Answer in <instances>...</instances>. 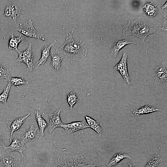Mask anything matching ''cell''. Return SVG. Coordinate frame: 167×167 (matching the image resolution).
<instances>
[{"mask_svg": "<svg viewBox=\"0 0 167 167\" xmlns=\"http://www.w3.org/2000/svg\"><path fill=\"white\" fill-rule=\"evenodd\" d=\"M58 167H95L94 156L90 149L73 153L58 149Z\"/></svg>", "mask_w": 167, "mask_h": 167, "instance_id": "6da1fadb", "label": "cell"}, {"mask_svg": "<svg viewBox=\"0 0 167 167\" xmlns=\"http://www.w3.org/2000/svg\"><path fill=\"white\" fill-rule=\"evenodd\" d=\"M73 33L72 30L67 35L65 42L56 51L63 55L69 61H80L86 56L87 50L82 39L77 41L73 39Z\"/></svg>", "mask_w": 167, "mask_h": 167, "instance_id": "7a4b0ae2", "label": "cell"}, {"mask_svg": "<svg viewBox=\"0 0 167 167\" xmlns=\"http://www.w3.org/2000/svg\"><path fill=\"white\" fill-rule=\"evenodd\" d=\"M158 27V25L152 24L139 17L133 20H129L123 27V34L126 36L131 35L136 36L141 39L145 45L147 37L154 33Z\"/></svg>", "mask_w": 167, "mask_h": 167, "instance_id": "3957f363", "label": "cell"}, {"mask_svg": "<svg viewBox=\"0 0 167 167\" xmlns=\"http://www.w3.org/2000/svg\"><path fill=\"white\" fill-rule=\"evenodd\" d=\"M33 23V21L29 19L26 22L20 24L19 27L12 30L19 32L25 37L37 38L45 41L44 33H41L36 30Z\"/></svg>", "mask_w": 167, "mask_h": 167, "instance_id": "277c9868", "label": "cell"}, {"mask_svg": "<svg viewBox=\"0 0 167 167\" xmlns=\"http://www.w3.org/2000/svg\"><path fill=\"white\" fill-rule=\"evenodd\" d=\"M18 57L15 62H22L25 64L27 66L26 73L33 71L34 66L33 63L34 55L32 51V44H29L26 49L18 52Z\"/></svg>", "mask_w": 167, "mask_h": 167, "instance_id": "5b68a950", "label": "cell"}, {"mask_svg": "<svg viewBox=\"0 0 167 167\" xmlns=\"http://www.w3.org/2000/svg\"><path fill=\"white\" fill-rule=\"evenodd\" d=\"M154 75L155 84L162 86L167 85V72L165 62H162L156 67Z\"/></svg>", "mask_w": 167, "mask_h": 167, "instance_id": "8992f818", "label": "cell"}, {"mask_svg": "<svg viewBox=\"0 0 167 167\" xmlns=\"http://www.w3.org/2000/svg\"><path fill=\"white\" fill-rule=\"evenodd\" d=\"M127 58V53L125 52H123L121 59L114 66V69L119 72L125 82L129 85L131 83L128 70Z\"/></svg>", "mask_w": 167, "mask_h": 167, "instance_id": "52a82bcc", "label": "cell"}, {"mask_svg": "<svg viewBox=\"0 0 167 167\" xmlns=\"http://www.w3.org/2000/svg\"><path fill=\"white\" fill-rule=\"evenodd\" d=\"M12 139V140L10 145L6 146L4 145L3 146L4 149L7 154H9L12 152H19L22 157L23 156V152L26 149L25 144L22 141L21 137L19 135H14Z\"/></svg>", "mask_w": 167, "mask_h": 167, "instance_id": "ba28073f", "label": "cell"}, {"mask_svg": "<svg viewBox=\"0 0 167 167\" xmlns=\"http://www.w3.org/2000/svg\"><path fill=\"white\" fill-rule=\"evenodd\" d=\"M22 9L15 2H9L6 4L4 14L1 17L16 21L22 13Z\"/></svg>", "mask_w": 167, "mask_h": 167, "instance_id": "9c48e42d", "label": "cell"}, {"mask_svg": "<svg viewBox=\"0 0 167 167\" xmlns=\"http://www.w3.org/2000/svg\"><path fill=\"white\" fill-rule=\"evenodd\" d=\"M30 115V113H29L24 116L14 118L7 122V127L6 130L10 132V141L11 143L12 142V137L14 132L19 130L23 126V123Z\"/></svg>", "mask_w": 167, "mask_h": 167, "instance_id": "30bf717a", "label": "cell"}, {"mask_svg": "<svg viewBox=\"0 0 167 167\" xmlns=\"http://www.w3.org/2000/svg\"><path fill=\"white\" fill-rule=\"evenodd\" d=\"M9 154L0 155V167H22L20 159Z\"/></svg>", "mask_w": 167, "mask_h": 167, "instance_id": "8fae6325", "label": "cell"}, {"mask_svg": "<svg viewBox=\"0 0 167 167\" xmlns=\"http://www.w3.org/2000/svg\"><path fill=\"white\" fill-rule=\"evenodd\" d=\"M61 127L64 128L65 132L69 134L82 129L89 128L85 120L81 121L74 122L68 124L63 123Z\"/></svg>", "mask_w": 167, "mask_h": 167, "instance_id": "7c38bea8", "label": "cell"}, {"mask_svg": "<svg viewBox=\"0 0 167 167\" xmlns=\"http://www.w3.org/2000/svg\"><path fill=\"white\" fill-rule=\"evenodd\" d=\"M61 109H58L53 113L49 114V123L48 126L49 132L51 133L58 127H61L63 123L61 119L60 113Z\"/></svg>", "mask_w": 167, "mask_h": 167, "instance_id": "4fadbf2b", "label": "cell"}, {"mask_svg": "<svg viewBox=\"0 0 167 167\" xmlns=\"http://www.w3.org/2000/svg\"><path fill=\"white\" fill-rule=\"evenodd\" d=\"M56 43V41L54 40V41L50 45H47L44 42L45 46L41 50V57L36 63L37 66H43L49 59L50 55L51 48L54 46Z\"/></svg>", "mask_w": 167, "mask_h": 167, "instance_id": "5bb4252c", "label": "cell"}, {"mask_svg": "<svg viewBox=\"0 0 167 167\" xmlns=\"http://www.w3.org/2000/svg\"><path fill=\"white\" fill-rule=\"evenodd\" d=\"M135 44L136 43L126 39H121L116 40L113 45L110 51V55L114 58H116L118 55L119 50L128 44Z\"/></svg>", "mask_w": 167, "mask_h": 167, "instance_id": "9a60e30c", "label": "cell"}, {"mask_svg": "<svg viewBox=\"0 0 167 167\" xmlns=\"http://www.w3.org/2000/svg\"><path fill=\"white\" fill-rule=\"evenodd\" d=\"M162 109H158L152 105H146L138 109H132L131 113V115L134 117H139L142 114L151 113L157 111H161Z\"/></svg>", "mask_w": 167, "mask_h": 167, "instance_id": "2e32d148", "label": "cell"}, {"mask_svg": "<svg viewBox=\"0 0 167 167\" xmlns=\"http://www.w3.org/2000/svg\"><path fill=\"white\" fill-rule=\"evenodd\" d=\"M37 128L31 125L28 129L22 132L20 137L22 141L25 144L36 138L38 135L37 133Z\"/></svg>", "mask_w": 167, "mask_h": 167, "instance_id": "e0dca14e", "label": "cell"}, {"mask_svg": "<svg viewBox=\"0 0 167 167\" xmlns=\"http://www.w3.org/2000/svg\"><path fill=\"white\" fill-rule=\"evenodd\" d=\"M25 37L24 36H22L21 35L19 36H15L12 32L9 38L8 49L14 50L18 52L19 51L18 46L20 43L24 42Z\"/></svg>", "mask_w": 167, "mask_h": 167, "instance_id": "ac0fdd59", "label": "cell"}, {"mask_svg": "<svg viewBox=\"0 0 167 167\" xmlns=\"http://www.w3.org/2000/svg\"><path fill=\"white\" fill-rule=\"evenodd\" d=\"M126 158L132 159L129 154L121 152L117 153L113 156L107 165L108 167L115 166L123 159Z\"/></svg>", "mask_w": 167, "mask_h": 167, "instance_id": "d6986e66", "label": "cell"}, {"mask_svg": "<svg viewBox=\"0 0 167 167\" xmlns=\"http://www.w3.org/2000/svg\"><path fill=\"white\" fill-rule=\"evenodd\" d=\"M143 7L145 13L150 17H154L158 13L156 5L152 2H145L143 4Z\"/></svg>", "mask_w": 167, "mask_h": 167, "instance_id": "ffe728a7", "label": "cell"}, {"mask_svg": "<svg viewBox=\"0 0 167 167\" xmlns=\"http://www.w3.org/2000/svg\"><path fill=\"white\" fill-rule=\"evenodd\" d=\"M36 119L40 130L41 136L44 135L45 130L47 126V123L43 117L40 112L38 111H34Z\"/></svg>", "mask_w": 167, "mask_h": 167, "instance_id": "44dd1931", "label": "cell"}, {"mask_svg": "<svg viewBox=\"0 0 167 167\" xmlns=\"http://www.w3.org/2000/svg\"><path fill=\"white\" fill-rule=\"evenodd\" d=\"M84 117L85 120L89 128L93 129L100 135L102 133L103 130L98 121L88 116L85 115Z\"/></svg>", "mask_w": 167, "mask_h": 167, "instance_id": "7402d4cb", "label": "cell"}, {"mask_svg": "<svg viewBox=\"0 0 167 167\" xmlns=\"http://www.w3.org/2000/svg\"><path fill=\"white\" fill-rule=\"evenodd\" d=\"M50 55L51 66L55 70L57 71H59L60 68L63 58L60 55L54 53H52Z\"/></svg>", "mask_w": 167, "mask_h": 167, "instance_id": "603a6c76", "label": "cell"}, {"mask_svg": "<svg viewBox=\"0 0 167 167\" xmlns=\"http://www.w3.org/2000/svg\"><path fill=\"white\" fill-rule=\"evenodd\" d=\"M162 161L163 159L159 154H155L151 156L144 167H156Z\"/></svg>", "mask_w": 167, "mask_h": 167, "instance_id": "cb8c5ba5", "label": "cell"}, {"mask_svg": "<svg viewBox=\"0 0 167 167\" xmlns=\"http://www.w3.org/2000/svg\"><path fill=\"white\" fill-rule=\"evenodd\" d=\"M67 100L70 109L72 111L75 105L79 101V98L77 94L74 91L69 92L67 95Z\"/></svg>", "mask_w": 167, "mask_h": 167, "instance_id": "d4e9b609", "label": "cell"}, {"mask_svg": "<svg viewBox=\"0 0 167 167\" xmlns=\"http://www.w3.org/2000/svg\"><path fill=\"white\" fill-rule=\"evenodd\" d=\"M12 85L10 82L4 88L3 92L0 94V102L3 104H7V101L9 96L10 90Z\"/></svg>", "mask_w": 167, "mask_h": 167, "instance_id": "484cf974", "label": "cell"}, {"mask_svg": "<svg viewBox=\"0 0 167 167\" xmlns=\"http://www.w3.org/2000/svg\"><path fill=\"white\" fill-rule=\"evenodd\" d=\"M11 70V69L5 68L0 63V80H4L8 82L11 77L10 72Z\"/></svg>", "mask_w": 167, "mask_h": 167, "instance_id": "4316f807", "label": "cell"}, {"mask_svg": "<svg viewBox=\"0 0 167 167\" xmlns=\"http://www.w3.org/2000/svg\"><path fill=\"white\" fill-rule=\"evenodd\" d=\"M8 82H10L12 85L19 88V86L27 84L28 82L23 77H10Z\"/></svg>", "mask_w": 167, "mask_h": 167, "instance_id": "83f0119b", "label": "cell"}, {"mask_svg": "<svg viewBox=\"0 0 167 167\" xmlns=\"http://www.w3.org/2000/svg\"><path fill=\"white\" fill-rule=\"evenodd\" d=\"M167 13L166 12L164 15L162 26L161 28H158L167 32Z\"/></svg>", "mask_w": 167, "mask_h": 167, "instance_id": "f1b7e54d", "label": "cell"}, {"mask_svg": "<svg viewBox=\"0 0 167 167\" xmlns=\"http://www.w3.org/2000/svg\"><path fill=\"white\" fill-rule=\"evenodd\" d=\"M128 165L129 167H139L134 162H130L128 163Z\"/></svg>", "mask_w": 167, "mask_h": 167, "instance_id": "f546056e", "label": "cell"}, {"mask_svg": "<svg viewBox=\"0 0 167 167\" xmlns=\"http://www.w3.org/2000/svg\"><path fill=\"white\" fill-rule=\"evenodd\" d=\"M4 145V143L2 140V138L0 136V145L3 146Z\"/></svg>", "mask_w": 167, "mask_h": 167, "instance_id": "4dcf8cb0", "label": "cell"}, {"mask_svg": "<svg viewBox=\"0 0 167 167\" xmlns=\"http://www.w3.org/2000/svg\"><path fill=\"white\" fill-rule=\"evenodd\" d=\"M167 2H166L161 7V8L163 10L166 8L167 7Z\"/></svg>", "mask_w": 167, "mask_h": 167, "instance_id": "1f68e13d", "label": "cell"}]
</instances>
